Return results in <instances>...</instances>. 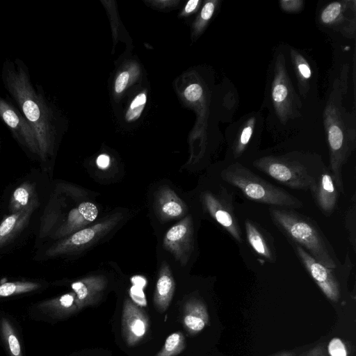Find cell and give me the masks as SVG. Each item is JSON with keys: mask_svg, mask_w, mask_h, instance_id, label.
<instances>
[{"mask_svg": "<svg viewBox=\"0 0 356 356\" xmlns=\"http://www.w3.org/2000/svg\"><path fill=\"white\" fill-rule=\"evenodd\" d=\"M299 356H329L324 343H318Z\"/></svg>", "mask_w": 356, "mask_h": 356, "instance_id": "obj_36", "label": "cell"}, {"mask_svg": "<svg viewBox=\"0 0 356 356\" xmlns=\"http://www.w3.org/2000/svg\"><path fill=\"white\" fill-rule=\"evenodd\" d=\"M40 287L37 283L29 282H6L0 284V297H8L24 293Z\"/></svg>", "mask_w": 356, "mask_h": 356, "instance_id": "obj_25", "label": "cell"}, {"mask_svg": "<svg viewBox=\"0 0 356 356\" xmlns=\"http://www.w3.org/2000/svg\"><path fill=\"white\" fill-rule=\"evenodd\" d=\"M225 183L238 188L250 200L288 209H299L302 202L285 189L266 181L242 163L232 161L222 170Z\"/></svg>", "mask_w": 356, "mask_h": 356, "instance_id": "obj_6", "label": "cell"}, {"mask_svg": "<svg viewBox=\"0 0 356 356\" xmlns=\"http://www.w3.org/2000/svg\"><path fill=\"white\" fill-rule=\"evenodd\" d=\"M98 216L97 207L92 202L81 203L69 213L67 222L61 232L65 235L79 229H83L93 222Z\"/></svg>", "mask_w": 356, "mask_h": 356, "instance_id": "obj_20", "label": "cell"}, {"mask_svg": "<svg viewBox=\"0 0 356 356\" xmlns=\"http://www.w3.org/2000/svg\"><path fill=\"white\" fill-rule=\"evenodd\" d=\"M184 94L187 100L194 102L201 98L203 90L200 84L192 83L185 89Z\"/></svg>", "mask_w": 356, "mask_h": 356, "instance_id": "obj_32", "label": "cell"}, {"mask_svg": "<svg viewBox=\"0 0 356 356\" xmlns=\"http://www.w3.org/2000/svg\"><path fill=\"white\" fill-rule=\"evenodd\" d=\"M209 323L205 304L197 298L190 299L184 307L183 323L191 334L200 332Z\"/></svg>", "mask_w": 356, "mask_h": 356, "instance_id": "obj_19", "label": "cell"}, {"mask_svg": "<svg viewBox=\"0 0 356 356\" xmlns=\"http://www.w3.org/2000/svg\"><path fill=\"white\" fill-rule=\"evenodd\" d=\"M110 163V158L106 154H101L97 159V165L102 169L108 167Z\"/></svg>", "mask_w": 356, "mask_h": 356, "instance_id": "obj_38", "label": "cell"}, {"mask_svg": "<svg viewBox=\"0 0 356 356\" xmlns=\"http://www.w3.org/2000/svg\"><path fill=\"white\" fill-rule=\"evenodd\" d=\"M310 192L321 213L326 217L330 216L337 208L339 192L328 167L321 172Z\"/></svg>", "mask_w": 356, "mask_h": 356, "instance_id": "obj_14", "label": "cell"}, {"mask_svg": "<svg viewBox=\"0 0 356 356\" xmlns=\"http://www.w3.org/2000/svg\"><path fill=\"white\" fill-rule=\"evenodd\" d=\"M175 289V281L168 268H163L157 280L154 296V303L159 312L163 313L168 309Z\"/></svg>", "mask_w": 356, "mask_h": 356, "instance_id": "obj_21", "label": "cell"}, {"mask_svg": "<svg viewBox=\"0 0 356 356\" xmlns=\"http://www.w3.org/2000/svg\"><path fill=\"white\" fill-rule=\"evenodd\" d=\"M104 280L99 277H88L74 282L71 287L76 295V303L79 310L97 303L105 288Z\"/></svg>", "mask_w": 356, "mask_h": 356, "instance_id": "obj_18", "label": "cell"}, {"mask_svg": "<svg viewBox=\"0 0 356 356\" xmlns=\"http://www.w3.org/2000/svg\"><path fill=\"white\" fill-rule=\"evenodd\" d=\"M40 308L55 318L67 317L79 311L76 303V295L74 292L43 302L40 305Z\"/></svg>", "mask_w": 356, "mask_h": 356, "instance_id": "obj_22", "label": "cell"}, {"mask_svg": "<svg viewBox=\"0 0 356 356\" xmlns=\"http://www.w3.org/2000/svg\"><path fill=\"white\" fill-rule=\"evenodd\" d=\"M149 318L143 309L129 299L124 302L122 315V333L129 346H134L146 336Z\"/></svg>", "mask_w": 356, "mask_h": 356, "instance_id": "obj_12", "label": "cell"}, {"mask_svg": "<svg viewBox=\"0 0 356 356\" xmlns=\"http://www.w3.org/2000/svg\"><path fill=\"white\" fill-rule=\"evenodd\" d=\"M252 165L286 187L309 191L326 167L320 155L299 150L260 156Z\"/></svg>", "mask_w": 356, "mask_h": 356, "instance_id": "obj_4", "label": "cell"}, {"mask_svg": "<svg viewBox=\"0 0 356 356\" xmlns=\"http://www.w3.org/2000/svg\"><path fill=\"white\" fill-rule=\"evenodd\" d=\"M24 211H19L16 213L6 218L0 225V244L5 241L13 234L17 226L21 224V216Z\"/></svg>", "mask_w": 356, "mask_h": 356, "instance_id": "obj_27", "label": "cell"}, {"mask_svg": "<svg viewBox=\"0 0 356 356\" xmlns=\"http://www.w3.org/2000/svg\"><path fill=\"white\" fill-rule=\"evenodd\" d=\"M2 79L24 117L33 128L38 143L39 155L44 158L51 149L54 127L52 115L44 97L33 87L23 63L6 61Z\"/></svg>", "mask_w": 356, "mask_h": 356, "instance_id": "obj_3", "label": "cell"}, {"mask_svg": "<svg viewBox=\"0 0 356 356\" xmlns=\"http://www.w3.org/2000/svg\"><path fill=\"white\" fill-rule=\"evenodd\" d=\"M286 46L288 67L298 95L307 106L321 113L315 62L305 51Z\"/></svg>", "mask_w": 356, "mask_h": 356, "instance_id": "obj_8", "label": "cell"}, {"mask_svg": "<svg viewBox=\"0 0 356 356\" xmlns=\"http://www.w3.org/2000/svg\"><path fill=\"white\" fill-rule=\"evenodd\" d=\"M355 1H332L323 6L318 14L317 22L323 29L337 33L345 39L355 40Z\"/></svg>", "mask_w": 356, "mask_h": 356, "instance_id": "obj_9", "label": "cell"}, {"mask_svg": "<svg viewBox=\"0 0 356 356\" xmlns=\"http://www.w3.org/2000/svg\"><path fill=\"white\" fill-rule=\"evenodd\" d=\"M117 220V217L109 218L75 232L69 238L54 248L51 253L54 254H60L86 247L113 227Z\"/></svg>", "mask_w": 356, "mask_h": 356, "instance_id": "obj_15", "label": "cell"}, {"mask_svg": "<svg viewBox=\"0 0 356 356\" xmlns=\"http://www.w3.org/2000/svg\"><path fill=\"white\" fill-rule=\"evenodd\" d=\"M244 224L248 242L254 251L269 262H275L277 257L271 236L251 220H246Z\"/></svg>", "mask_w": 356, "mask_h": 356, "instance_id": "obj_17", "label": "cell"}, {"mask_svg": "<svg viewBox=\"0 0 356 356\" xmlns=\"http://www.w3.org/2000/svg\"><path fill=\"white\" fill-rule=\"evenodd\" d=\"M303 3L300 0H282L280 2L281 8L288 13L300 12L304 6Z\"/></svg>", "mask_w": 356, "mask_h": 356, "instance_id": "obj_33", "label": "cell"}, {"mask_svg": "<svg viewBox=\"0 0 356 356\" xmlns=\"http://www.w3.org/2000/svg\"><path fill=\"white\" fill-rule=\"evenodd\" d=\"M132 282L135 286L143 288L146 284V281L141 277H135L132 279Z\"/></svg>", "mask_w": 356, "mask_h": 356, "instance_id": "obj_40", "label": "cell"}, {"mask_svg": "<svg viewBox=\"0 0 356 356\" xmlns=\"http://www.w3.org/2000/svg\"><path fill=\"white\" fill-rule=\"evenodd\" d=\"M338 74L334 73L330 82L327 94L322 108L321 119L323 129L326 136L328 153L329 169L334 184L339 193H343L342 179L343 166L356 148V115L355 104L351 97H355V74H350V65L344 63L340 65Z\"/></svg>", "mask_w": 356, "mask_h": 356, "instance_id": "obj_1", "label": "cell"}, {"mask_svg": "<svg viewBox=\"0 0 356 356\" xmlns=\"http://www.w3.org/2000/svg\"><path fill=\"white\" fill-rule=\"evenodd\" d=\"M264 124V118L259 111L242 116L228 127L226 131L227 156L230 162H241L257 151Z\"/></svg>", "mask_w": 356, "mask_h": 356, "instance_id": "obj_7", "label": "cell"}, {"mask_svg": "<svg viewBox=\"0 0 356 356\" xmlns=\"http://www.w3.org/2000/svg\"><path fill=\"white\" fill-rule=\"evenodd\" d=\"M296 254L312 278L326 296L332 302H337L341 298V286L337 268H330L318 262L298 245L289 242Z\"/></svg>", "mask_w": 356, "mask_h": 356, "instance_id": "obj_10", "label": "cell"}, {"mask_svg": "<svg viewBox=\"0 0 356 356\" xmlns=\"http://www.w3.org/2000/svg\"><path fill=\"white\" fill-rule=\"evenodd\" d=\"M0 118L22 143L34 153L39 154L38 143L33 128L20 113L1 97H0Z\"/></svg>", "mask_w": 356, "mask_h": 356, "instance_id": "obj_13", "label": "cell"}, {"mask_svg": "<svg viewBox=\"0 0 356 356\" xmlns=\"http://www.w3.org/2000/svg\"><path fill=\"white\" fill-rule=\"evenodd\" d=\"M146 102V95L145 93L138 94L131 102L126 113L127 120L133 121L138 119L143 111Z\"/></svg>", "mask_w": 356, "mask_h": 356, "instance_id": "obj_28", "label": "cell"}, {"mask_svg": "<svg viewBox=\"0 0 356 356\" xmlns=\"http://www.w3.org/2000/svg\"><path fill=\"white\" fill-rule=\"evenodd\" d=\"M217 1H209L205 3L200 13V17L203 22L210 20L216 8Z\"/></svg>", "mask_w": 356, "mask_h": 356, "instance_id": "obj_34", "label": "cell"}, {"mask_svg": "<svg viewBox=\"0 0 356 356\" xmlns=\"http://www.w3.org/2000/svg\"><path fill=\"white\" fill-rule=\"evenodd\" d=\"M203 197L205 207L213 219L237 243H243L242 230L227 189L222 188L218 194L206 192Z\"/></svg>", "mask_w": 356, "mask_h": 356, "instance_id": "obj_11", "label": "cell"}, {"mask_svg": "<svg viewBox=\"0 0 356 356\" xmlns=\"http://www.w3.org/2000/svg\"><path fill=\"white\" fill-rule=\"evenodd\" d=\"M2 336L7 343L11 356H22L19 341L10 322L5 318L1 319Z\"/></svg>", "mask_w": 356, "mask_h": 356, "instance_id": "obj_24", "label": "cell"}, {"mask_svg": "<svg viewBox=\"0 0 356 356\" xmlns=\"http://www.w3.org/2000/svg\"><path fill=\"white\" fill-rule=\"evenodd\" d=\"M264 108L266 125L273 134L288 135L308 131L321 113L307 106L298 95L290 73L286 46L275 50L266 79Z\"/></svg>", "mask_w": 356, "mask_h": 356, "instance_id": "obj_2", "label": "cell"}, {"mask_svg": "<svg viewBox=\"0 0 356 356\" xmlns=\"http://www.w3.org/2000/svg\"><path fill=\"white\" fill-rule=\"evenodd\" d=\"M186 347L185 339L181 332L170 334L163 346L156 356H176L181 353Z\"/></svg>", "mask_w": 356, "mask_h": 356, "instance_id": "obj_23", "label": "cell"}, {"mask_svg": "<svg viewBox=\"0 0 356 356\" xmlns=\"http://www.w3.org/2000/svg\"><path fill=\"white\" fill-rule=\"evenodd\" d=\"M268 211L273 223L289 242L300 246L327 268H337L342 265L333 247L313 219L293 209L270 207Z\"/></svg>", "mask_w": 356, "mask_h": 356, "instance_id": "obj_5", "label": "cell"}, {"mask_svg": "<svg viewBox=\"0 0 356 356\" xmlns=\"http://www.w3.org/2000/svg\"><path fill=\"white\" fill-rule=\"evenodd\" d=\"M199 3H200V1L199 0H191V1H189L186 3V5L185 6V12L186 13H192L193 11H194L197 8V7Z\"/></svg>", "mask_w": 356, "mask_h": 356, "instance_id": "obj_39", "label": "cell"}, {"mask_svg": "<svg viewBox=\"0 0 356 356\" xmlns=\"http://www.w3.org/2000/svg\"><path fill=\"white\" fill-rule=\"evenodd\" d=\"M161 213L168 218H175L181 216L184 209L181 202L172 196L162 198L160 203Z\"/></svg>", "mask_w": 356, "mask_h": 356, "instance_id": "obj_26", "label": "cell"}, {"mask_svg": "<svg viewBox=\"0 0 356 356\" xmlns=\"http://www.w3.org/2000/svg\"><path fill=\"white\" fill-rule=\"evenodd\" d=\"M164 245L177 258L186 261L193 248V227L189 218H186L167 232Z\"/></svg>", "mask_w": 356, "mask_h": 356, "instance_id": "obj_16", "label": "cell"}, {"mask_svg": "<svg viewBox=\"0 0 356 356\" xmlns=\"http://www.w3.org/2000/svg\"><path fill=\"white\" fill-rule=\"evenodd\" d=\"M355 197L354 194L353 198V204L346 212L345 220L346 227L348 232L350 241L354 251H355Z\"/></svg>", "mask_w": 356, "mask_h": 356, "instance_id": "obj_29", "label": "cell"}, {"mask_svg": "<svg viewBox=\"0 0 356 356\" xmlns=\"http://www.w3.org/2000/svg\"><path fill=\"white\" fill-rule=\"evenodd\" d=\"M269 356H296V352L293 350H284L277 353H275Z\"/></svg>", "mask_w": 356, "mask_h": 356, "instance_id": "obj_41", "label": "cell"}, {"mask_svg": "<svg viewBox=\"0 0 356 356\" xmlns=\"http://www.w3.org/2000/svg\"><path fill=\"white\" fill-rule=\"evenodd\" d=\"M29 199V191L28 188L21 186L13 193V205L15 208L20 209L28 204Z\"/></svg>", "mask_w": 356, "mask_h": 356, "instance_id": "obj_30", "label": "cell"}, {"mask_svg": "<svg viewBox=\"0 0 356 356\" xmlns=\"http://www.w3.org/2000/svg\"><path fill=\"white\" fill-rule=\"evenodd\" d=\"M129 79L128 72H121L117 77L115 82V91L121 93L126 88Z\"/></svg>", "mask_w": 356, "mask_h": 356, "instance_id": "obj_37", "label": "cell"}, {"mask_svg": "<svg viewBox=\"0 0 356 356\" xmlns=\"http://www.w3.org/2000/svg\"><path fill=\"white\" fill-rule=\"evenodd\" d=\"M130 296L134 303L138 306H145L146 300L143 289L134 285L130 290Z\"/></svg>", "mask_w": 356, "mask_h": 356, "instance_id": "obj_35", "label": "cell"}, {"mask_svg": "<svg viewBox=\"0 0 356 356\" xmlns=\"http://www.w3.org/2000/svg\"><path fill=\"white\" fill-rule=\"evenodd\" d=\"M329 356H347V349L344 343L339 338H333L327 348Z\"/></svg>", "mask_w": 356, "mask_h": 356, "instance_id": "obj_31", "label": "cell"}]
</instances>
